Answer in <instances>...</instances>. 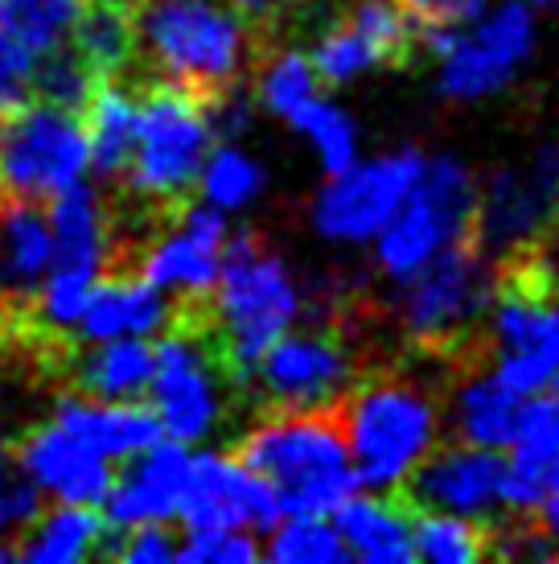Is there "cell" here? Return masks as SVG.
Instances as JSON below:
<instances>
[{
  "label": "cell",
  "mask_w": 559,
  "mask_h": 564,
  "mask_svg": "<svg viewBox=\"0 0 559 564\" xmlns=\"http://www.w3.org/2000/svg\"><path fill=\"white\" fill-rule=\"evenodd\" d=\"M280 499V516H333L358 490L338 408L267 412L231 449Z\"/></svg>",
  "instance_id": "7a4b0ae2"
},
{
  "label": "cell",
  "mask_w": 559,
  "mask_h": 564,
  "mask_svg": "<svg viewBox=\"0 0 559 564\" xmlns=\"http://www.w3.org/2000/svg\"><path fill=\"white\" fill-rule=\"evenodd\" d=\"M300 310H305V297L293 268L255 231H231L215 293L202 305L218 359L231 371V383H243L255 371L267 346L300 322Z\"/></svg>",
  "instance_id": "3957f363"
},
{
  "label": "cell",
  "mask_w": 559,
  "mask_h": 564,
  "mask_svg": "<svg viewBox=\"0 0 559 564\" xmlns=\"http://www.w3.org/2000/svg\"><path fill=\"white\" fill-rule=\"evenodd\" d=\"M267 561L280 564H346L354 561L333 516H284L264 544Z\"/></svg>",
  "instance_id": "d6a6232c"
},
{
  "label": "cell",
  "mask_w": 559,
  "mask_h": 564,
  "mask_svg": "<svg viewBox=\"0 0 559 564\" xmlns=\"http://www.w3.org/2000/svg\"><path fill=\"white\" fill-rule=\"evenodd\" d=\"M502 486H506V457H497V449L452 441L432 449L407 474L399 495L416 511H452V516L494 523L506 511Z\"/></svg>",
  "instance_id": "2e32d148"
},
{
  "label": "cell",
  "mask_w": 559,
  "mask_h": 564,
  "mask_svg": "<svg viewBox=\"0 0 559 564\" xmlns=\"http://www.w3.org/2000/svg\"><path fill=\"white\" fill-rule=\"evenodd\" d=\"M276 490L260 474L243 466L234 454H194L182 523L186 532L210 528H243V532H272L280 523Z\"/></svg>",
  "instance_id": "e0dca14e"
},
{
  "label": "cell",
  "mask_w": 559,
  "mask_h": 564,
  "mask_svg": "<svg viewBox=\"0 0 559 564\" xmlns=\"http://www.w3.org/2000/svg\"><path fill=\"white\" fill-rule=\"evenodd\" d=\"M50 227H54V268L108 276L116 268V227H111L103 194L83 177L70 189L50 198Z\"/></svg>",
  "instance_id": "cb8c5ba5"
},
{
  "label": "cell",
  "mask_w": 559,
  "mask_h": 564,
  "mask_svg": "<svg viewBox=\"0 0 559 564\" xmlns=\"http://www.w3.org/2000/svg\"><path fill=\"white\" fill-rule=\"evenodd\" d=\"M309 58H313V66H317V75H321V83H326V87L354 83L358 75H366V70H374V66H383V58H379L374 42L358 30L346 13L313 37Z\"/></svg>",
  "instance_id": "d590c367"
},
{
  "label": "cell",
  "mask_w": 559,
  "mask_h": 564,
  "mask_svg": "<svg viewBox=\"0 0 559 564\" xmlns=\"http://www.w3.org/2000/svg\"><path fill=\"white\" fill-rule=\"evenodd\" d=\"M87 0H0V30L25 42L33 54H50L70 42Z\"/></svg>",
  "instance_id": "836d02e7"
},
{
  "label": "cell",
  "mask_w": 559,
  "mask_h": 564,
  "mask_svg": "<svg viewBox=\"0 0 559 564\" xmlns=\"http://www.w3.org/2000/svg\"><path fill=\"white\" fill-rule=\"evenodd\" d=\"M502 264L523 268V272H530L535 281H544L547 289H556L559 293V215L551 219V227L544 231L539 243H530L527 251H518V256L502 260Z\"/></svg>",
  "instance_id": "ee69618b"
},
{
  "label": "cell",
  "mask_w": 559,
  "mask_h": 564,
  "mask_svg": "<svg viewBox=\"0 0 559 564\" xmlns=\"http://www.w3.org/2000/svg\"><path fill=\"white\" fill-rule=\"evenodd\" d=\"M559 482V395H527L506 457V511L535 516Z\"/></svg>",
  "instance_id": "44dd1931"
},
{
  "label": "cell",
  "mask_w": 559,
  "mask_h": 564,
  "mask_svg": "<svg viewBox=\"0 0 559 564\" xmlns=\"http://www.w3.org/2000/svg\"><path fill=\"white\" fill-rule=\"evenodd\" d=\"M530 4H535V9H556L559 0H530Z\"/></svg>",
  "instance_id": "681fc988"
},
{
  "label": "cell",
  "mask_w": 559,
  "mask_h": 564,
  "mask_svg": "<svg viewBox=\"0 0 559 564\" xmlns=\"http://www.w3.org/2000/svg\"><path fill=\"white\" fill-rule=\"evenodd\" d=\"M54 268L50 206L0 194V326L21 329Z\"/></svg>",
  "instance_id": "d6986e66"
},
{
  "label": "cell",
  "mask_w": 559,
  "mask_h": 564,
  "mask_svg": "<svg viewBox=\"0 0 559 564\" xmlns=\"http://www.w3.org/2000/svg\"><path fill=\"white\" fill-rule=\"evenodd\" d=\"M177 317V305L169 301L165 289H156L153 281H144L140 272H116L111 268L103 281L95 284L87 310L78 317L75 338L78 343H103V338H153L165 334Z\"/></svg>",
  "instance_id": "7402d4cb"
},
{
  "label": "cell",
  "mask_w": 559,
  "mask_h": 564,
  "mask_svg": "<svg viewBox=\"0 0 559 564\" xmlns=\"http://www.w3.org/2000/svg\"><path fill=\"white\" fill-rule=\"evenodd\" d=\"M13 561H21V544L9 540V535H0V564H13Z\"/></svg>",
  "instance_id": "7dc6e473"
},
{
  "label": "cell",
  "mask_w": 559,
  "mask_h": 564,
  "mask_svg": "<svg viewBox=\"0 0 559 564\" xmlns=\"http://www.w3.org/2000/svg\"><path fill=\"white\" fill-rule=\"evenodd\" d=\"M559 215V141L539 144L527 161L490 173L478 194L473 239L490 260H511L539 243Z\"/></svg>",
  "instance_id": "5bb4252c"
},
{
  "label": "cell",
  "mask_w": 559,
  "mask_h": 564,
  "mask_svg": "<svg viewBox=\"0 0 559 564\" xmlns=\"http://www.w3.org/2000/svg\"><path fill=\"white\" fill-rule=\"evenodd\" d=\"M42 511H46V490L13 462L9 478L0 482V535L21 544V535L42 519Z\"/></svg>",
  "instance_id": "60d3db41"
},
{
  "label": "cell",
  "mask_w": 559,
  "mask_h": 564,
  "mask_svg": "<svg viewBox=\"0 0 559 564\" xmlns=\"http://www.w3.org/2000/svg\"><path fill=\"white\" fill-rule=\"evenodd\" d=\"M424 165L428 158L419 149H395L371 161L358 158L350 170L329 173L309 206L317 236L329 243H374L416 189Z\"/></svg>",
  "instance_id": "4fadbf2b"
},
{
  "label": "cell",
  "mask_w": 559,
  "mask_h": 564,
  "mask_svg": "<svg viewBox=\"0 0 559 564\" xmlns=\"http://www.w3.org/2000/svg\"><path fill=\"white\" fill-rule=\"evenodd\" d=\"M255 21L234 0H140L136 63L186 91L215 99L243 83L255 50Z\"/></svg>",
  "instance_id": "6da1fadb"
},
{
  "label": "cell",
  "mask_w": 559,
  "mask_h": 564,
  "mask_svg": "<svg viewBox=\"0 0 559 564\" xmlns=\"http://www.w3.org/2000/svg\"><path fill=\"white\" fill-rule=\"evenodd\" d=\"M399 4L412 17L419 37L445 30H469L485 13V0H399Z\"/></svg>",
  "instance_id": "7bdbcfd3"
},
{
  "label": "cell",
  "mask_w": 559,
  "mask_h": 564,
  "mask_svg": "<svg viewBox=\"0 0 559 564\" xmlns=\"http://www.w3.org/2000/svg\"><path fill=\"white\" fill-rule=\"evenodd\" d=\"M9 470H13V462H9V449H4V445H0V482H4V478H9Z\"/></svg>",
  "instance_id": "c3c4849f"
},
{
  "label": "cell",
  "mask_w": 559,
  "mask_h": 564,
  "mask_svg": "<svg viewBox=\"0 0 559 564\" xmlns=\"http://www.w3.org/2000/svg\"><path fill=\"white\" fill-rule=\"evenodd\" d=\"M99 83H103V79H99L91 66H87V58H83V54L66 42V46L50 50V54H42V58H37L33 99H50V104H63V108L83 111Z\"/></svg>",
  "instance_id": "74e56055"
},
{
  "label": "cell",
  "mask_w": 559,
  "mask_h": 564,
  "mask_svg": "<svg viewBox=\"0 0 559 564\" xmlns=\"http://www.w3.org/2000/svg\"><path fill=\"white\" fill-rule=\"evenodd\" d=\"M395 314L399 326L424 355L457 359L469 350L497 293V260H490L482 243L469 236L445 248L416 276L395 284Z\"/></svg>",
  "instance_id": "5b68a950"
},
{
  "label": "cell",
  "mask_w": 559,
  "mask_h": 564,
  "mask_svg": "<svg viewBox=\"0 0 559 564\" xmlns=\"http://www.w3.org/2000/svg\"><path fill=\"white\" fill-rule=\"evenodd\" d=\"M215 141L218 137L202 95L173 83H153L140 95L136 153L124 173V189L169 215L186 203L189 189H198Z\"/></svg>",
  "instance_id": "8992f818"
},
{
  "label": "cell",
  "mask_w": 559,
  "mask_h": 564,
  "mask_svg": "<svg viewBox=\"0 0 559 564\" xmlns=\"http://www.w3.org/2000/svg\"><path fill=\"white\" fill-rule=\"evenodd\" d=\"M255 70H260L255 75V99H260V108L280 116L284 124L321 95V75H317L309 54H300V50H276Z\"/></svg>",
  "instance_id": "1f68e13d"
},
{
  "label": "cell",
  "mask_w": 559,
  "mask_h": 564,
  "mask_svg": "<svg viewBox=\"0 0 559 564\" xmlns=\"http://www.w3.org/2000/svg\"><path fill=\"white\" fill-rule=\"evenodd\" d=\"M556 395H559V379H556Z\"/></svg>",
  "instance_id": "f907efd6"
},
{
  "label": "cell",
  "mask_w": 559,
  "mask_h": 564,
  "mask_svg": "<svg viewBox=\"0 0 559 564\" xmlns=\"http://www.w3.org/2000/svg\"><path fill=\"white\" fill-rule=\"evenodd\" d=\"M478 355L511 392L539 395L559 379V293L514 264H497V293Z\"/></svg>",
  "instance_id": "52a82bcc"
},
{
  "label": "cell",
  "mask_w": 559,
  "mask_h": 564,
  "mask_svg": "<svg viewBox=\"0 0 559 564\" xmlns=\"http://www.w3.org/2000/svg\"><path fill=\"white\" fill-rule=\"evenodd\" d=\"M63 367L75 383V392H87L95 400H140L153 388L156 343L136 338V334L83 343L78 350L63 355Z\"/></svg>",
  "instance_id": "4316f807"
},
{
  "label": "cell",
  "mask_w": 559,
  "mask_h": 564,
  "mask_svg": "<svg viewBox=\"0 0 559 564\" xmlns=\"http://www.w3.org/2000/svg\"><path fill=\"white\" fill-rule=\"evenodd\" d=\"M264 189V165L248 158L234 141H218L198 177V198H206L218 210H243Z\"/></svg>",
  "instance_id": "e575fe53"
},
{
  "label": "cell",
  "mask_w": 559,
  "mask_h": 564,
  "mask_svg": "<svg viewBox=\"0 0 559 564\" xmlns=\"http://www.w3.org/2000/svg\"><path fill=\"white\" fill-rule=\"evenodd\" d=\"M234 4H239L255 25H272V21H280L284 13H293L296 4H305V0H234Z\"/></svg>",
  "instance_id": "f6af8a7d"
},
{
  "label": "cell",
  "mask_w": 559,
  "mask_h": 564,
  "mask_svg": "<svg viewBox=\"0 0 559 564\" xmlns=\"http://www.w3.org/2000/svg\"><path fill=\"white\" fill-rule=\"evenodd\" d=\"M535 519L544 523V532L559 544V482L551 486V490H547V499H544V507L535 511Z\"/></svg>",
  "instance_id": "bcb514c9"
},
{
  "label": "cell",
  "mask_w": 559,
  "mask_h": 564,
  "mask_svg": "<svg viewBox=\"0 0 559 564\" xmlns=\"http://www.w3.org/2000/svg\"><path fill=\"white\" fill-rule=\"evenodd\" d=\"M37 58L25 42H17L9 30H0V116L21 108L33 99V75H37Z\"/></svg>",
  "instance_id": "b9f144b4"
},
{
  "label": "cell",
  "mask_w": 559,
  "mask_h": 564,
  "mask_svg": "<svg viewBox=\"0 0 559 564\" xmlns=\"http://www.w3.org/2000/svg\"><path fill=\"white\" fill-rule=\"evenodd\" d=\"M358 486L399 490L407 474L436 449L440 404L432 392L407 376L358 379L354 392L338 404Z\"/></svg>",
  "instance_id": "277c9868"
},
{
  "label": "cell",
  "mask_w": 559,
  "mask_h": 564,
  "mask_svg": "<svg viewBox=\"0 0 559 564\" xmlns=\"http://www.w3.org/2000/svg\"><path fill=\"white\" fill-rule=\"evenodd\" d=\"M288 124L309 141V149L317 153V161H321V170L326 173H342L350 170L358 161V128L354 120L346 116L338 104H329V99H313L309 108H300L288 120Z\"/></svg>",
  "instance_id": "8d00e7d4"
},
{
  "label": "cell",
  "mask_w": 559,
  "mask_h": 564,
  "mask_svg": "<svg viewBox=\"0 0 559 564\" xmlns=\"http://www.w3.org/2000/svg\"><path fill=\"white\" fill-rule=\"evenodd\" d=\"M478 182L465 161L428 158L416 189L407 194L399 215L374 239V264L391 284L416 276L419 268L436 260L457 239L473 236L478 215Z\"/></svg>",
  "instance_id": "ba28073f"
},
{
  "label": "cell",
  "mask_w": 559,
  "mask_h": 564,
  "mask_svg": "<svg viewBox=\"0 0 559 564\" xmlns=\"http://www.w3.org/2000/svg\"><path fill=\"white\" fill-rule=\"evenodd\" d=\"M436 54V87L452 104H473L502 91L535 46V4L506 0L482 13L469 30H445L424 37Z\"/></svg>",
  "instance_id": "7c38bea8"
},
{
  "label": "cell",
  "mask_w": 559,
  "mask_h": 564,
  "mask_svg": "<svg viewBox=\"0 0 559 564\" xmlns=\"http://www.w3.org/2000/svg\"><path fill=\"white\" fill-rule=\"evenodd\" d=\"M527 395L511 392L490 367H461V379L449 388L445 400V424L457 441L482 445V449H511L518 412Z\"/></svg>",
  "instance_id": "484cf974"
},
{
  "label": "cell",
  "mask_w": 559,
  "mask_h": 564,
  "mask_svg": "<svg viewBox=\"0 0 559 564\" xmlns=\"http://www.w3.org/2000/svg\"><path fill=\"white\" fill-rule=\"evenodd\" d=\"M189 474H194V454L186 441H156L144 454L128 457V470L116 474L108 499H103V519L111 532H128L140 523H169L182 519V499H186Z\"/></svg>",
  "instance_id": "ac0fdd59"
},
{
  "label": "cell",
  "mask_w": 559,
  "mask_h": 564,
  "mask_svg": "<svg viewBox=\"0 0 559 564\" xmlns=\"http://www.w3.org/2000/svg\"><path fill=\"white\" fill-rule=\"evenodd\" d=\"M108 519L95 516L83 502H58L42 511V519L21 535V561L30 564H78L103 556Z\"/></svg>",
  "instance_id": "f1b7e54d"
},
{
  "label": "cell",
  "mask_w": 559,
  "mask_h": 564,
  "mask_svg": "<svg viewBox=\"0 0 559 564\" xmlns=\"http://www.w3.org/2000/svg\"><path fill=\"white\" fill-rule=\"evenodd\" d=\"M227 210L202 203H182L169 210V223L156 227V236L140 248L136 272L156 289H165L177 305H202L210 301L227 256Z\"/></svg>",
  "instance_id": "9a60e30c"
},
{
  "label": "cell",
  "mask_w": 559,
  "mask_h": 564,
  "mask_svg": "<svg viewBox=\"0 0 559 564\" xmlns=\"http://www.w3.org/2000/svg\"><path fill=\"white\" fill-rule=\"evenodd\" d=\"M342 540L354 561L366 564H407L416 561V507L399 490L350 495L333 511Z\"/></svg>",
  "instance_id": "d4e9b609"
},
{
  "label": "cell",
  "mask_w": 559,
  "mask_h": 564,
  "mask_svg": "<svg viewBox=\"0 0 559 564\" xmlns=\"http://www.w3.org/2000/svg\"><path fill=\"white\" fill-rule=\"evenodd\" d=\"M91 170L83 111L30 99L0 116V194L50 203Z\"/></svg>",
  "instance_id": "30bf717a"
},
{
  "label": "cell",
  "mask_w": 559,
  "mask_h": 564,
  "mask_svg": "<svg viewBox=\"0 0 559 564\" xmlns=\"http://www.w3.org/2000/svg\"><path fill=\"white\" fill-rule=\"evenodd\" d=\"M70 46L87 58L99 79H116L136 63V9L116 0H87L70 33Z\"/></svg>",
  "instance_id": "f546056e"
},
{
  "label": "cell",
  "mask_w": 559,
  "mask_h": 564,
  "mask_svg": "<svg viewBox=\"0 0 559 564\" xmlns=\"http://www.w3.org/2000/svg\"><path fill=\"white\" fill-rule=\"evenodd\" d=\"M206 305V301H202ZM202 305H177L173 326L156 338V376L149 388L165 437L202 441L222 421L227 400V362L218 359Z\"/></svg>",
  "instance_id": "9c48e42d"
},
{
  "label": "cell",
  "mask_w": 559,
  "mask_h": 564,
  "mask_svg": "<svg viewBox=\"0 0 559 564\" xmlns=\"http://www.w3.org/2000/svg\"><path fill=\"white\" fill-rule=\"evenodd\" d=\"M264 556V544L243 528H210V532H182L177 564H251Z\"/></svg>",
  "instance_id": "f35d334b"
},
{
  "label": "cell",
  "mask_w": 559,
  "mask_h": 564,
  "mask_svg": "<svg viewBox=\"0 0 559 564\" xmlns=\"http://www.w3.org/2000/svg\"><path fill=\"white\" fill-rule=\"evenodd\" d=\"M182 549V535L169 532V523H140L128 532H111L103 540V556H116L124 564H173Z\"/></svg>",
  "instance_id": "ab89813d"
},
{
  "label": "cell",
  "mask_w": 559,
  "mask_h": 564,
  "mask_svg": "<svg viewBox=\"0 0 559 564\" xmlns=\"http://www.w3.org/2000/svg\"><path fill=\"white\" fill-rule=\"evenodd\" d=\"M87 141H91V170L103 182H124L132 153H136L140 99L116 79H103L83 108Z\"/></svg>",
  "instance_id": "83f0119b"
},
{
  "label": "cell",
  "mask_w": 559,
  "mask_h": 564,
  "mask_svg": "<svg viewBox=\"0 0 559 564\" xmlns=\"http://www.w3.org/2000/svg\"><path fill=\"white\" fill-rule=\"evenodd\" d=\"M13 462L46 490L50 499H58V502L103 507L111 482H116L111 457L91 449L87 441L75 437V433L63 429L58 421L30 429L25 437L17 441Z\"/></svg>",
  "instance_id": "ffe728a7"
},
{
  "label": "cell",
  "mask_w": 559,
  "mask_h": 564,
  "mask_svg": "<svg viewBox=\"0 0 559 564\" xmlns=\"http://www.w3.org/2000/svg\"><path fill=\"white\" fill-rule=\"evenodd\" d=\"M494 552V523L452 511H416V561L473 564Z\"/></svg>",
  "instance_id": "4dcf8cb0"
},
{
  "label": "cell",
  "mask_w": 559,
  "mask_h": 564,
  "mask_svg": "<svg viewBox=\"0 0 559 564\" xmlns=\"http://www.w3.org/2000/svg\"><path fill=\"white\" fill-rule=\"evenodd\" d=\"M358 383V355L338 326L288 329L267 346L239 388H248L267 412L338 408Z\"/></svg>",
  "instance_id": "8fae6325"
},
{
  "label": "cell",
  "mask_w": 559,
  "mask_h": 564,
  "mask_svg": "<svg viewBox=\"0 0 559 564\" xmlns=\"http://www.w3.org/2000/svg\"><path fill=\"white\" fill-rule=\"evenodd\" d=\"M50 421L70 429L111 462H128L156 441H165V424L156 416V408L140 400H95L87 392H66L58 395Z\"/></svg>",
  "instance_id": "603a6c76"
}]
</instances>
